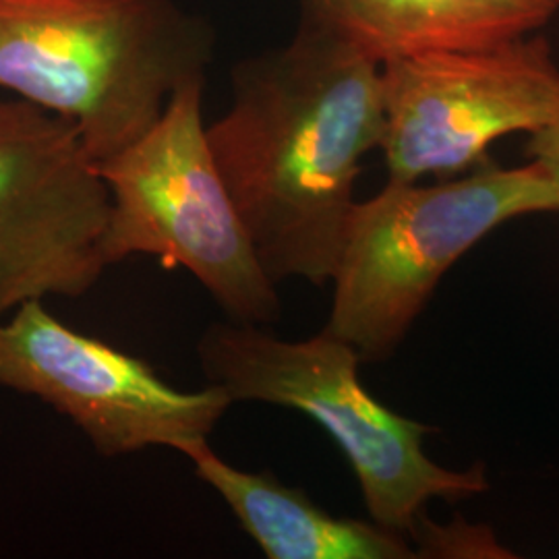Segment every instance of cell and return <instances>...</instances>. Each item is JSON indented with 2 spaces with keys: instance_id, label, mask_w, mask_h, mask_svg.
Wrapping results in <instances>:
<instances>
[{
  "instance_id": "cell-1",
  "label": "cell",
  "mask_w": 559,
  "mask_h": 559,
  "mask_svg": "<svg viewBox=\"0 0 559 559\" xmlns=\"http://www.w3.org/2000/svg\"><path fill=\"white\" fill-rule=\"evenodd\" d=\"M383 135L381 64L313 21L242 60L205 138L255 255L276 284H328L362 158Z\"/></svg>"
},
{
  "instance_id": "cell-2",
  "label": "cell",
  "mask_w": 559,
  "mask_h": 559,
  "mask_svg": "<svg viewBox=\"0 0 559 559\" xmlns=\"http://www.w3.org/2000/svg\"><path fill=\"white\" fill-rule=\"evenodd\" d=\"M205 23L173 0H0V90L78 124L104 160L203 80Z\"/></svg>"
},
{
  "instance_id": "cell-3",
  "label": "cell",
  "mask_w": 559,
  "mask_h": 559,
  "mask_svg": "<svg viewBox=\"0 0 559 559\" xmlns=\"http://www.w3.org/2000/svg\"><path fill=\"white\" fill-rule=\"evenodd\" d=\"M198 357L207 383L233 404L284 406L316 420L348 460L369 519L408 539L429 501L489 489L483 464L454 471L429 459L423 443L433 429L373 399L360 381L357 350L328 332L282 340L261 325L221 321L201 334Z\"/></svg>"
},
{
  "instance_id": "cell-4",
  "label": "cell",
  "mask_w": 559,
  "mask_h": 559,
  "mask_svg": "<svg viewBox=\"0 0 559 559\" xmlns=\"http://www.w3.org/2000/svg\"><path fill=\"white\" fill-rule=\"evenodd\" d=\"M559 212L554 182L537 162H491L436 185L388 180L355 201L340 242L332 311L323 332L362 362L392 357L448 270L506 222Z\"/></svg>"
},
{
  "instance_id": "cell-5",
  "label": "cell",
  "mask_w": 559,
  "mask_h": 559,
  "mask_svg": "<svg viewBox=\"0 0 559 559\" xmlns=\"http://www.w3.org/2000/svg\"><path fill=\"white\" fill-rule=\"evenodd\" d=\"M203 81L182 83L141 138L96 162L110 193L104 255L108 265L147 255L182 267L228 320L267 325L282 313L278 284L258 260L207 145Z\"/></svg>"
},
{
  "instance_id": "cell-6",
  "label": "cell",
  "mask_w": 559,
  "mask_h": 559,
  "mask_svg": "<svg viewBox=\"0 0 559 559\" xmlns=\"http://www.w3.org/2000/svg\"><path fill=\"white\" fill-rule=\"evenodd\" d=\"M388 180L454 177L491 143L559 120V67L543 38L381 62Z\"/></svg>"
},
{
  "instance_id": "cell-7",
  "label": "cell",
  "mask_w": 559,
  "mask_h": 559,
  "mask_svg": "<svg viewBox=\"0 0 559 559\" xmlns=\"http://www.w3.org/2000/svg\"><path fill=\"white\" fill-rule=\"evenodd\" d=\"M110 193L73 120L0 90V321L78 299L108 267Z\"/></svg>"
},
{
  "instance_id": "cell-8",
  "label": "cell",
  "mask_w": 559,
  "mask_h": 559,
  "mask_svg": "<svg viewBox=\"0 0 559 559\" xmlns=\"http://www.w3.org/2000/svg\"><path fill=\"white\" fill-rule=\"evenodd\" d=\"M0 388L36 396L71 420L104 459L210 438L233 400L210 385L187 392L147 360L57 320L41 300L0 321Z\"/></svg>"
},
{
  "instance_id": "cell-9",
  "label": "cell",
  "mask_w": 559,
  "mask_h": 559,
  "mask_svg": "<svg viewBox=\"0 0 559 559\" xmlns=\"http://www.w3.org/2000/svg\"><path fill=\"white\" fill-rule=\"evenodd\" d=\"M195 475L230 508L267 559H413L417 545L373 520L325 512L299 487L272 473H249L221 459L207 440L182 452Z\"/></svg>"
},
{
  "instance_id": "cell-10",
  "label": "cell",
  "mask_w": 559,
  "mask_h": 559,
  "mask_svg": "<svg viewBox=\"0 0 559 559\" xmlns=\"http://www.w3.org/2000/svg\"><path fill=\"white\" fill-rule=\"evenodd\" d=\"M305 17L378 62L524 38L559 0H302Z\"/></svg>"
},
{
  "instance_id": "cell-11",
  "label": "cell",
  "mask_w": 559,
  "mask_h": 559,
  "mask_svg": "<svg viewBox=\"0 0 559 559\" xmlns=\"http://www.w3.org/2000/svg\"><path fill=\"white\" fill-rule=\"evenodd\" d=\"M526 152H528L531 160L537 162L540 168L547 173L559 198V120L540 129L537 133H531V140L526 143Z\"/></svg>"
}]
</instances>
